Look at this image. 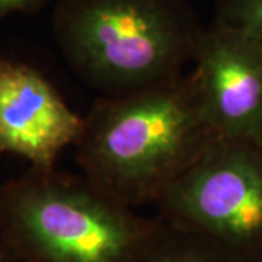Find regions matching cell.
I'll return each instance as SVG.
<instances>
[{
  "mask_svg": "<svg viewBox=\"0 0 262 262\" xmlns=\"http://www.w3.org/2000/svg\"><path fill=\"white\" fill-rule=\"evenodd\" d=\"M215 137L191 72L98 98L83 117L77 163L86 178L125 206L158 204Z\"/></svg>",
  "mask_w": 262,
  "mask_h": 262,
  "instance_id": "6da1fadb",
  "label": "cell"
},
{
  "mask_svg": "<svg viewBox=\"0 0 262 262\" xmlns=\"http://www.w3.org/2000/svg\"><path fill=\"white\" fill-rule=\"evenodd\" d=\"M53 31L84 83L120 95L184 75L204 28L185 0H57Z\"/></svg>",
  "mask_w": 262,
  "mask_h": 262,
  "instance_id": "7a4b0ae2",
  "label": "cell"
},
{
  "mask_svg": "<svg viewBox=\"0 0 262 262\" xmlns=\"http://www.w3.org/2000/svg\"><path fill=\"white\" fill-rule=\"evenodd\" d=\"M162 223L84 175L32 168L0 188V239L24 262H141Z\"/></svg>",
  "mask_w": 262,
  "mask_h": 262,
  "instance_id": "3957f363",
  "label": "cell"
},
{
  "mask_svg": "<svg viewBox=\"0 0 262 262\" xmlns=\"http://www.w3.org/2000/svg\"><path fill=\"white\" fill-rule=\"evenodd\" d=\"M158 206L165 222L251 261L262 252V143L215 137Z\"/></svg>",
  "mask_w": 262,
  "mask_h": 262,
  "instance_id": "277c9868",
  "label": "cell"
},
{
  "mask_svg": "<svg viewBox=\"0 0 262 262\" xmlns=\"http://www.w3.org/2000/svg\"><path fill=\"white\" fill-rule=\"evenodd\" d=\"M192 63L215 136L262 143V46L214 22L204 29Z\"/></svg>",
  "mask_w": 262,
  "mask_h": 262,
  "instance_id": "5b68a950",
  "label": "cell"
},
{
  "mask_svg": "<svg viewBox=\"0 0 262 262\" xmlns=\"http://www.w3.org/2000/svg\"><path fill=\"white\" fill-rule=\"evenodd\" d=\"M83 117L32 66L0 57V153L54 169L61 151L76 146Z\"/></svg>",
  "mask_w": 262,
  "mask_h": 262,
  "instance_id": "8992f818",
  "label": "cell"
},
{
  "mask_svg": "<svg viewBox=\"0 0 262 262\" xmlns=\"http://www.w3.org/2000/svg\"><path fill=\"white\" fill-rule=\"evenodd\" d=\"M163 220V219H162ZM141 262H248L192 230L163 220Z\"/></svg>",
  "mask_w": 262,
  "mask_h": 262,
  "instance_id": "52a82bcc",
  "label": "cell"
},
{
  "mask_svg": "<svg viewBox=\"0 0 262 262\" xmlns=\"http://www.w3.org/2000/svg\"><path fill=\"white\" fill-rule=\"evenodd\" d=\"M214 22L262 46V0H215Z\"/></svg>",
  "mask_w": 262,
  "mask_h": 262,
  "instance_id": "ba28073f",
  "label": "cell"
},
{
  "mask_svg": "<svg viewBox=\"0 0 262 262\" xmlns=\"http://www.w3.org/2000/svg\"><path fill=\"white\" fill-rule=\"evenodd\" d=\"M57 0H0V22L12 13H34Z\"/></svg>",
  "mask_w": 262,
  "mask_h": 262,
  "instance_id": "9c48e42d",
  "label": "cell"
},
{
  "mask_svg": "<svg viewBox=\"0 0 262 262\" xmlns=\"http://www.w3.org/2000/svg\"><path fill=\"white\" fill-rule=\"evenodd\" d=\"M0 262H24L8 245L0 239Z\"/></svg>",
  "mask_w": 262,
  "mask_h": 262,
  "instance_id": "30bf717a",
  "label": "cell"
},
{
  "mask_svg": "<svg viewBox=\"0 0 262 262\" xmlns=\"http://www.w3.org/2000/svg\"><path fill=\"white\" fill-rule=\"evenodd\" d=\"M248 262H262V252H259L256 256H253L252 259L251 261H248Z\"/></svg>",
  "mask_w": 262,
  "mask_h": 262,
  "instance_id": "8fae6325",
  "label": "cell"
},
{
  "mask_svg": "<svg viewBox=\"0 0 262 262\" xmlns=\"http://www.w3.org/2000/svg\"><path fill=\"white\" fill-rule=\"evenodd\" d=\"M0 188H2V182H0Z\"/></svg>",
  "mask_w": 262,
  "mask_h": 262,
  "instance_id": "7c38bea8",
  "label": "cell"
}]
</instances>
